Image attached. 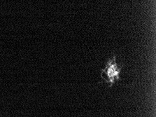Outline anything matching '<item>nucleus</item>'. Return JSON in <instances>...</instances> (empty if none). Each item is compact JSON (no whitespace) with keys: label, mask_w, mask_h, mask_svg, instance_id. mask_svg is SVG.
I'll list each match as a JSON object with an SVG mask.
<instances>
[{"label":"nucleus","mask_w":156,"mask_h":117,"mask_svg":"<svg viewBox=\"0 0 156 117\" xmlns=\"http://www.w3.org/2000/svg\"><path fill=\"white\" fill-rule=\"evenodd\" d=\"M122 67H120L116 63V59L114 56L109 60L106 64V67L101 72V77L105 82L109 84L110 86L114 84L115 82L120 80V71Z\"/></svg>","instance_id":"1"}]
</instances>
